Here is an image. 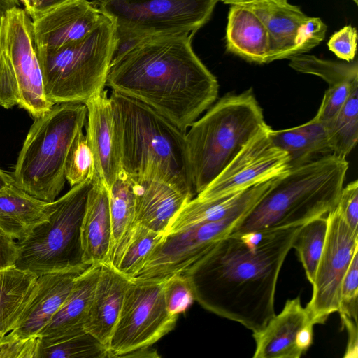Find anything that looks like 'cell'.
I'll return each instance as SVG.
<instances>
[{
	"instance_id": "6da1fadb",
	"label": "cell",
	"mask_w": 358,
	"mask_h": 358,
	"mask_svg": "<svg viewBox=\"0 0 358 358\" xmlns=\"http://www.w3.org/2000/svg\"><path fill=\"white\" fill-rule=\"evenodd\" d=\"M301 227L220 240L182 275L194 300L252 332L263 329L275 315L278 278Z\"/></svg>"
},
{
	"instance_id": "7a4b0ae2",
	"label": "cell",
	"mask_w": 358,
	"mask_h": 358,
	"mask_svg": "<svg viewBox=\"0 0 358 358\" xmlns=\"http://www.w3.org/2000/svg\"><path fill=\"white\" fill-rule=\"evenodd\" d=\"M192 34L135 40L115 54L106 86L148 106L186 133L218 95L219 85L192 48Z\"/></svg>"
},
{
	"instance_id": "3957f363",
	"label": "cell",
	"mask_w": 358,
	"mask_h": 358,
	"mask_svg": "<svg viewBox=\"0 0 358 358\" xmlns=\"http://www.w3.org/2000/svg\"><path fill=\"white\" fill-rule=\"evenodd\" d=\"M110 99L122 169L133 180H160L194 198L185 133L133 98L112 90Z\"/></svg>"
},
{
	"instance_id": "277c9868",
	"label": "cell",
	"mask_w": 358,
	"mask_h": 358,
	"mask_svg": "<svg viewBox=\"0 0 358 358\" xmlns=\"http://www.w3.org/2000/svg\"><path fill=\"white\" fill-rule=\"evenodd\" d=\"M348 162L334 154L290 169L243 217L230 235L297 227L337 205Z\"/></svg>"
},
{
	"instance_id": "5b68a950",
	"label": "cell",
	"mask_w": 358,
	"mask_h": 358,
	"mask_svg": "<svg viewBox=\"0 0 358 358\" xmlns=\"http://www.w3.org/2000/svg\"><path fill=\"white\" fill-rule=\"evenodd\" d=\"M267 125L251 89L225 95L193 122L185 143L196 196Z\"/></svg>"
},
{
	"instance_id": "8992f818",
	"label": "cell",
	"mask_w": 358,
	"mask_h": 358,
	"mask_svg": "<svg viewBox=\"0 0 358 358\" xmlns=\"http://www.w3.org/2000/svg\"><path fill=\"white\" fill-rule=\"evenodd\" d=\"M86 121L83 103L55 104L35 117L15 166V185L41 200H56L65 184L69 149Z\"/></svg>"
},
{
	"instance_id": "52a82bcc",
	"label": "cell",
	"mask_w": 358,
	"mask_h": 358,
	"mask_svg": "<svg viewBox=\"0 0 358 358\" xmlns=\"http://www.w3.org/2000/svg\"><path fill=\"white\" fill-rule=\"evenodd\" d=\"M119 47L113 22L106 15L85 38L52 50L36 49L45 95L52 104L85 103L104 90Z\"/></svg>"
},
{
	"instance_id": "ba28073f",
	"label": "cell",
	"mask_w": 358,
	"mask_h": 358,
	"mask_svg": "<svg viewBox=\"0 0 358 358\" xmlns=\"http://www.w3.org/2000/svg\"><path fill=\"white\" fill-rule=\"evenodd\" d=\"M92 185L87 179L55 200L49 218L17 241V268L39 276L89 265L83 262L81 226Z\"/></svg>"
},
{
	"instance_id": "9c48e42d",
	"label": "cell",
	"mask_w": 358,
	"mask_h": 358,
	"mask_svg": "<svg viewBox=\"0 0 358 358\" xmlns=\"http://www.w3.org/2000/svg\"><path fill=\"white\" fill-rule=\"evenodd\" d=\"M219 1H110L96 6L115 24L120 49L152 35H194L210 20Z\"/></svg>"
},
{
	"instance_id": "30bf717a",
	"label": "cell",
	"mask_w": 358,
	"mask_h": 358,
	"mask_svg": "<svg viewBox=\"0 0 358 358\" xmlns=\"http://www.w3.org/2000/svg\"><path fill=\"white\" fill-rule=\"evenodd\" d=\"M164 283L131 280L108 346V358L150 347L175 328L178 316L166 310Z\"/></svg>"
},
{
	"instance_id": "8fae6325",
	"label": "cell",
	"mask_w": 358,
	"mask_h": 358,
	"mask_svg": "<svg viewBox=\"0 0 358 358\" xmlns=\"http://www.w3.org/2000/svg\"><path fill=\"white\" fill-rule=\"evenodd\" d=\"M250 210H239L220 220L165 234L131 280L162 281L172 275H185L220 240L230 235Z\"/></svg>"
},
{
	"instance_id": "7c38bea8",
	"label": "cell",
	"mask_w": 358,
	"mask_h": 358,
	"mask_svg": "<svg viewBox=\"0 0 358 358\" xmlns=\"http://www.w3.org/2000/svg\"><path fill=\"white\" fill-rule=\"evenodd\" d=\"M327 216L325 242L312 283L311 299L306 306L314 325L324 324L338 311L342 281L358 250V232L350 229L336 207Z\"/></svg>"
},
{
	"instance_id": "4fadbf2b",
	"label": "cell",
	"mask_w": 358,
	"mask_h": 358,
	"mask_svg": "<svg viewBox=\"0 0 358 358\" xmlns=\"http://www.w3.org/2000/svg\"><path fill=\"white\" fill-rule=\"evenodd\" d=\"M2 43L17 83L19 107L34 118L50 110L36 52L32 20L24 10L14 7L4 12Z\"/></svg>"
},
{
	"instance_id": "5bb4252c",
	"label": "cell",
	"mask_w": 358,
	"mask_h": 358,
	"mask_svg": "<svg viewBox=\"0 0 358 358\" xmlns=\"http://www.w3.org/2000/svg\"><path fill=\"white\" fill-rule=\"evenodd\" d=\"M267 125L255 134L195 198L210 200L243 191L288 171V154L275 145Z\"/></svg>"
},
{
	"instance_id": "9a60e30c",
	"label": "cell",
	"mask_w": 358,
	"mask_h": 358,
	"mask_svg": "<svg viewBox=\"0 0 358 358\" xmlns=\"http://www.w3.org/2000/svg\"><path fill=\"white\" fill-rule=\"evenodd\" d=\"M313 327L299 296L288 299L261 330L252 332L254 358H299L313 341Z\"/></svg>"
},
{
	"instance_id": "2e32d148",
	"label": "cell",
	"mask_w": 358,
	"mask_h": 358,
	"mask_svg": "<svg viewBox=\"0 0 358 358\" xmlns=\"http://www.w3.org/2000/svg\"><path fill=\"white\" fill-rule=\"evenodd\" d=\"M88 0H72L32 21L36 49L52 50L85 38L104 19Z\"/></svg>"
},
{
	"instance_id": "e0dca14e",
	"label": "cell",
	"mask_w": 358,
	"mask_h": 358,
	"mask_svg": "<svg viewBox=\"0 0 358 358\" xmlns=\"http://www.w3.org/2000/svg\"><path fill=\"white\" fill-rule=\"evenodd\" d=\"M89 266L38 276L25 307L7 334L19 338L38 336L65 301L75 279Z\"/></svg>"
},
{
	"instance_id": "ac0fdd59",
	"label": "cell",
	"mask_w": 358,
	"mask_h": 358,
	"mask_svg": "<svg viewBox=\"0 0 358 358\" xmlns=\"http://www.w3.org/2000/svg\"><path fill=\"white\" fill-rule=\"evenodd\" d=\"M85 104L86 136L94 159V176L109 189L122 170L110 99L103 90Z\"/></svg>"
},
{
	"instance_id": "d6986e66",
	"label": "cell",
	"mask_w": 358,
	"mask_h": 358,
	"mask_svg": "<svg viewBox=\"0 0 358 358\" xmlns=\"http://www.w3.org/2000/svg\"><path fill=\"white\" fill-rule=\"evenodd\" d=\"M101 264H93L73 282L65 301L38 336L41 347L47 346L84 331L90 306L99 275Z\"/></svg>"
},
{
	"instance_id": "ffe728a7",
	"label": "cell",
	"mask_w": 358,
	"mask_h": 358,
	"mask_svg": "<svg viewBox=\"0 0 358 358\" xmlns=\"http://www.w3.org/2000/svg\"><path fill=\"white\" fill-rule=\"evenodd\" d=\"M131 281L110 262L101 264L84 330L107 349Z\"/></svg>"
},
{
	"instance_id": "44dd1931",
	"label": "cell",
	"mask_w": 358,
	"mask_h": 358,
	"mask_svg": "<svg viewBox=\"0 0 358 358\" xmlns=\"http://www.w3.org/2000/svg\"><path fill=\"white\" fill-rule=\"evenodd\" d=\"M275 178L218 199L199 200L194 197L175 214L165 234L194 225L220 220L239 210H250L270 189Z\"/></svg>"
},
{
	"instance_id": "7402d4cb",
	"label": "cell",
	"mask_w": 358,
	"mask_h": 358,
	"mask_svg": "<svg viewBox=\"0 0 358 358\" xmlns=\"http://www.w3.org/2000/svg\"><path fill=\"white\" fill-rule=\"evenodd\" d=\"M92 181L81 226L83 262L89 265L108 262L112 240L109 191L99 178Z\"/></svg>"
},
{
	"instance_id": "603a6c76",
	"label": "cell",
	"mask_w": 358,
	"mask_h": 358,
	"mask_svg": "<svg viewBox=\"0 0 358 358\" xmlns=\"http://www.w3.org/2000/svg\"><path fill=\"white\" fill-rule=\"evenodd\" d=\"M225 41L228 52L249 62L269 63V34L259 17L246 5L230 6Z\"/></svg>"
},
{
	"instance_id": "cb8c5ba5",
	"label": "cell",
	"mask_w": 358,
	"mask_h": 358,
	"mask_svg": "<svg viewBox=\"0 0 358 358\" xmlns=\"http://www.w3.org/2000/svg\"><path fill=\"white\" fill-rule=\"evenodd\" d=\"M134 180L136 189L135 223L165 234L175 214L193 198L160 180Z\"/></svg>"
},
{
	"instance_id": "d4e9b609",
	"label": "cell",
	"mask_w": 358,
	"mask_h": 358,
	"mask_svg": "<svg viewBox=\"0 0 358 358\" xmlns=\"http://www.w3.org/2000/svg\"><path fill=\"white\" fill-rule=\"evenodd\" d=\"M262 20L270 36L269 63L289 59L299 28L308 17L297 6L273 0H255L244 4Z\"/></svg>"
},
{
	"instance_id": "484cf974",
	"label": "cell",
	"mask_w": 358,
	"mask_h": 358,
	"mask_svg": "<svg viewBox=\"0 0 358 358\" xmlns=\"http://www.w3.org/2000/svg\"><path fill=\"white\" fill-rule=\"evenodd\" d=\"M55 208V201L37 199L15 183L0 192V227L17 241L46 221Z\"/></svg>"
},
{
	"instance_id": "4316f807",
	"label": "cell",
	"mask_w": 358,
	"mask_h": 358,
	"mask_svg": "<svg viewBox=\"0 0 358 358\" xmlns=\"http://www.w3.org/2000/svg\"><path fill=\"white\" fill-rule=\"evenodd\" d=\"M270 136L273 143L288 154L290 169L333 154L328 129L315 117L295 127L271 129Z\"/></svg>"
},
{
	"instance_id": "83f0119b",
	"label": "cell",
	"mask_w": 358,
	"mask_h": 358,
	"mask_svg": "<svg viewBox=\"0 0 358 358\" xmlns=\"http://www.w3.org/2000/svg\"><path fill=\"white\" fill-rule=\"evenodd\" d=\"M38 275L15 266L0 270V332L9 333L25 307Z\"/></svg>"
},
{
	"instance_id": "f1b7e54d",
	"label": "cell",
	"mask_w": 358,
	"mask_h": 358,
	"mask_svg": "<svg viewBox=\"0 0 358 358\" xmlns=\"http://www.w3.org/2000/svg\"><path fill=\"white\" fill-rule=\"evenodd\" d=\"M164 235L135 223L108 262L122 274L133 279Z\"/></svg>"
},
{
	"instance_id": "f546056e",
	"label": "cell",
	"mask_w": 358,
	"mask_h": 358,
	"mask_svg": "<svg viewBox=\"0 0 358 358\" xmlns=\"http://www.w3.org/2000/svg\"><path fill=\"white\" fill-rule=\"evenodd\" d=\"M108 191L112 227L110 259L135 224L134 180L122 169Z\"/></svg>"
},
{
	"instance_id": "4dcf8cb0",
	"label": "cell",
	"mask_w": 358,
	"mask_h": 358,
	"mask_svg": "<svg viewBox=\"0 0 358 358\" xmlns=\"http://www.w3.org/2000/svg\"><path fill=\"white\" fill-rule=\"evenodd\" d=\"M327 129L333 154L346 158L358 140V83Z\"/></svg>"
},
{
	"instance_id": "1f68e13d",
	"label": "cell",
	"mask_w": 358,
	"mask_h": 358,
	"mask_svg": "<svg viewBox=\"0 0 358 358\" xmlns=\"http://www.w3.org/2000/svg\"><path fill=\"white\" fill-rule=\"evenodd\" d=\"M327 215L318 217L302 225L293 244L311 285L325 242L328 225Z\"/></svg>"
},
{
	"instance_id": "d6a6232c",
	"label": "cell",
	"mask_w": 358,
	"mask_h": 358,
	"mask_svg": "<svg viewBox=\"0 0 358 358\" xmlns=\"http://www.w3.org/2000/svg\"><path fill=\"white\" fill-rule=\"evenodd\" d=\"M289 59L291 68L302 73L319 76L328 83L329 87L358 80L357 60L339 62L306 54Z\"/></svg>"
},
{
	"instance_id": "836d02e7",
	"label": "cell",
	"mask_w": 358,
	"mask_h": 358,
	"mask_svg": "<svg viewBox=\"0 0 358 358\" xmlns=\"http://www.w3.org/2000/svg\"><path fill=\"white\" fill-rule=\"evenodd\" d=\"M38 358H108V349L87 331L41 347Z\"/></svg>"
},
{
	"instance_id": "e575fe53",
	"label": "cell",
	"mask_w": 358,
	"mask_h": 358,
	"mask_svg": "<svg viewBox=\"0 0 358 358\" xmlns=\"http://www.w3.org/2000/svg\"><path fill=\"white\" fill-rule=\"evenodd\" d=\"M66 180L71 187L87 180L95 173L94 159L86 134L80 130L69 149L64 165Z\"/></svg>"
},
{
	"instance_id": "d590c367",
	"label": "cell",
	"mask_w": 358,
	"mask_h": 358,
	"mask_svg": "<svg viewBox=\"0 0 358 358\" xmlns=\"http://www.w3.org/2000/svg\"><path fill=\"white\" fill-rule=\"evenodd\" d=\"M164 299L168 313L173 316L184 313L195 301L190 284L182 275H172L164 280Z\"/></svg>"
},
{
	"instance_id": "8d00e7d4",
	"label": "cell",
	"mask_w": 358,
	"mask_h": 358,
	"mask_svg": "<svg viewBox=\"0 0 358 358\" xmlns=\"http://www.w3.org/2000/svg\"><path fill=\"white\" fill-rule=\"evenodd\" d=\"M358 311V250L343 277L341 291L338 313L357 321Z\"/></svg>"
},
{
	"instance_id": "74e56055",
	"label": "cell",
	"mask_w": 358,
	"mask_h": 358,
	"mask_svg": "<svg viewBox=\"0 0 358 358\" xmlns=\"http://www.w3.org/2000/svg\"><path fill=\"white\" fill-rule=\"evenodd\" d=\"M357 83H358V80L351 83L329 87L314 117L328 128L345 102L352 86Z\"/></svg>"
},
{
	"instance_id": "f35d334b",
	"label": "cell",
	"mask_w": 358,
	"mask_h": 358,
	"mask_svg": "<svg viewBox=\"0 0 358 358\" xmlns=\"http://www.w3.org/2000/svg\"><path fill=\"white\" fill-rule=\"evenodd\" d=\"M327 26L320 17H308L301 25L295 39L292 57L306 54L325 38Z\"/></svg>"
},
{
	"instance_id": "ab89813d",
	"label": "cell",
	"mask_w": 358,
	"mask_h": 358,
	"mask_svg": "<svg viewBox=\"0 0 358 358\" xmlns=\"http://www.w3.org/2000/svg\"><path fill=\"white\" fill-rule=\"evenodd\" d=\"M40 336L19 338L6 334L0 343V358H38Z\"/></svg>"
},
{
	"instance_id": "60d3db41",
	"label": "cell",
	"mask_w": 358,
	"mask_h": 358,
	"mask_svg": "<svg viewBox=\"0 0 358 358\" xmlns=\"http://www.w3.org/2000/svg\"><path fill=\"white\" fill-rule=\"evenodd\" d=\"M19 104V92L10 63L5 52L1 34L0 53V106L9 109Z\"/></svg>"
},
{
	"instance_id": "b9f144b4",
	"label": "cell",
	"mask_w": 358,
	"mask_h": 358,
	"mask_svg": "<svg viewBox=\"0 0 358 358\" xmlns=\"http://www.w3.org/2000/svg\"><path fill=\"white\" fill-rule=\"evenodd\" d=\"M357 39L356 28L349 24L334 32L329 39L327 46L338 58L350 62L356 55Z\"/></svg>"
},
{
	"instance_id": "7bdbcfd3",
	"label": "cell",
	"mask_w": 358,
	"mask_h": 358,
	"mask_svg": "<svg viewBox=\"0 0 358 358\" xmlns=\"http://www.w3.org/2000/svg\"><path fill=\"white\" fill-rule=\"evenodd\" d=\"M338 213L351 230L358 232V181L343 187L336 206Z\"/></svg>"
},
{
	"instance_id": "ee69618b",
	"label": "cell",
	"mask_w": 358,
	"mask_h": 358,
	"mask_svg": "<svg viewBox=\"0 0 358 358\" xmlns=\"http://www.w3.org/2000/svg\"><path fill=\"white\" fill-rule=\"evenodd\" d=\"M18 255L17 243L0 227V270L15 266Z\"/></svg>"
},
{
	"instance_id": "f6af8a7d",
	"label": "cell",
	"mask_w": 358,
	"mask_h": 358,
	"mask_svg": "<svg viewBox=\"0 0 358 358\" xmlns=\"http://www.w3.org/2000/svg\"><path fill=\"white\" fill-rule=\"evenodd\" d=\"M32 21L72 0H18Z\"/></svg>"
},
{
	"instance_id": "bcb514c9",
	"label": "cell",
	"mask_w": 358,
	"mask_h": 358,
	"mask_svg": "<svg viewBox=\"0 0 358 358\" xmlns=\"http://www.w3.org/2000/svg\"><path fill=\"white\" fill-rule=\"evenodd\" d=\"M343 326L345 327L348 334V344L345 352V358L357 357V321L345 315H340Z\"/></svg>"
},
{
	"instance_id": "7dc6e473",
	"label": "cell",
	"mask_w": 358,
	"mask_h": 358,
	"mask_svg": "<svg viewBox=\"0 0 358 358\" xmlns=\"http://www.w3.org/2000/svg\"><path fill=\"white\" fill-rule=\"evenodd\" d=\"M155 350L150 347L142 348L130 352L123 356V357H159Z\"/></svg>"
},
{
	"instance_id": "c3c4849f",
	"label": "cell",
	"mask_w": 358,
	"mask_h": 358,
	"mask_svg": "<svg viewBox=\"0 0 358 358\" xmlns=\"http://www.w3.org/2000/svg\"><path fill=\"white\" fill-rule=\"evenodd\" d=\"M15 183L13 176L0 169V192Z\"/></svg>"
},
{
	"instance_id": "681fc988",
	"label": "cell",
	"mask_w": 358,
	"mask_h": 358,
	"mask_svg": "<svg viewBox=\"0 0 358 358\" xmlns=\"http://www.w3.org/2000/svg\"><path fill=\"white\" fill-rule=\"evenodd\" d=\"M20 1L18 0H0V8L3 12L14 7H18Z\"/></svg>"
},
{
	"instance_id": "f907efd6",
	"label": "cell",
	"mask_w": 358,
	"mask_h": 358,
	"mask_svg": "<svg viewBox=\"0 0 358 358\" xmlns=\"http://www.w3.org/2000/svg\"><path fill=\"white\" fill-rule=\"evenodd\" d=\"M224 3L229 6L234 4H247L255 0H221Z\"/></svg>"
},
{
	"instance_id": "816d5d0a",
	"label": "cell",
	"mask_w": 358,
	"mask_h": 358,
	"mask_svg": "<svg viewBox=\"0 0 358 358\" xmlns=\"http://www.w3.org/2000/svg\"><path fill=\"white\" fill-rule=\"evenodd\" d=\"M4 12L0 8V53L1 50V34H2V25L3 19Z\"/></svg>"
},
{
	"instance_id": "f5cc1de1",
	"label": "cell",
	"mask_w": 358,
	"mask_h": 358,
	"mask_svg": "<svg viewBox=\"0 0 358 358\" xmlns=\"http://www.w3.org/2000/svg\"><path fill=\"white\" fill-rule=\"evenodd\" d=\"M135 1V0H92V1L95 5H97V4L101 3H104V2H107V1Z\"/></svg>"
},
{
	"instance_id": "db71d44e",
	"label": "cell",
	"mask_w": 358,
	"mask_h": 358,
	"mask_svg": "<svg viewBox=\"0 0 358 358\" xmlns=\"http://www.w3.org/2000/svg\"><path fill=\"white\" fill-rule=\"evenodd\" d=\"M5 334L0 332V343L1 342L2 339L3 338Z\"/></svg>"
},
{
	"instance_id": "11a10c76",
	"label": "cell",
	"mask_w": 358,
	"mask_h": 358,
	"mask_svg": "<svg viewBox=\"0 0 358 358\" xmlns=\"http://www.w3.org/2000/svg\"><path fill=\"white\" fill-rule=\"evenodd\" d=\"M273 1H278V2H280V3H286V2H287V0H273Z\"/></svg>"
},
{
	"instance_id": "9f6ffc18",
	"label": "cell",
	"mask_w": 358,
	"mask_h": 358,
	"mask_svg": "<svg viewBox=\"0 0 358 358\" xmlns=\"http://www.w3.org/2000/svg\"><path fill=\"white\" fill-rule=\"evenodd\" d=\"M352 1L355 2V3L356 5H357V4H358V0H352Z\"/></svg>"
}]
</instances>
